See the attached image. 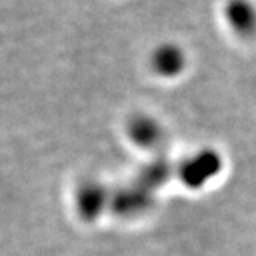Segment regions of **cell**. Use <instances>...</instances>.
<instances>
[{
	"label": "cell",
	"mask_w": 256,
	"mask_h": 256,
	"mask_svg": "<svg viewBox=\"0 0 256 256\" xmlns=\"http://www.w3.org/2000/svg\"><path fill=\"white\" fill-rule=\"evenodd\" d=\"M224 16L230 28L242 36H248L256 30V8L248 0H228Z\"/></svg>",
	"instance_id": "6da1fadb"
},
{
	"label": "cell",
	"mask_w": 256,
	"mask_h": 256,
	"mask_svg": "<svg viewBox=\"0 0 256 256\" xmlns=\"http://www.w3.org/2000/svg\"><path fill=\"white\" fill-rule=\"evenodd\" d=\"M153 64L164 74H173L182 65V54L178 48L172 45L162 46L154 52Z\"/></svg>",
	"instance_id": "7a4b0ae2"
}]
</instances>
